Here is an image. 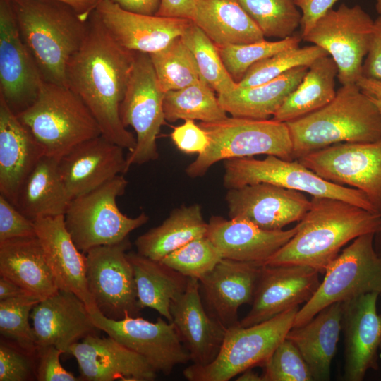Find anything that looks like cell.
<instances>
[{
	"label": "cell",
	"instance_id": "6da1fadb",
	"mask_svg": "<svg viewBox=\"0 0 381 381\" xmlns=\"http://www.w3.org/2000/svg\"><path fill=\"white\" fill-rule=\"evenodd\" d=\"M85 39L66 69L67 87L85 103L102 135L132 152L136 138L119 116L135 52L121 46L101 21L96 10L87 19Z\"/></svg>",
	"mask_w": 381,
	"mask_h": 381
},
{
	"label": "cell",
	"instance_id": "7a4b0ae2",
	"mask_svg": "<svg viewBox=\"0 0 381 381\" xmlns=\"http://www.w3.org/2000/svg\"><path fill=\"white\" fill-rule=\"evenodd\" d=\"M296 226L294 236L264 265H305L325 274L346 244L378 231L381 215L341 200L312 197Z\"/></svg>",
	"mask_w": 381,
	"mask_h": 381
},
{
	"label": "cell",
	"instance_id": "3957f363",
	"mask_svg": "<svg viewBox=\"0 0 381 381\" xmlns=\"http://www.w3.org/2000/svg\"><path fill=\"white\" fill-rule=\"evenodd\" d=\"M10 3L20 37L43 80L67 87V66L85 39L87 20L55 0Z\"/></svg>",
	"mask_w": 381,
	"mask_h": 381
},
{
	"label": "cell",
	"instance_id": "277c9868",
	"mask_svg": "<svg viewBox=\"0 0 381 381\" xmlns=\"http://www.w3.org/2000/svg\"><path fill=\"white\" fill-rule=\"evenodd\" d=\"M286 124L294 159L337 143L381 139V116L357 83L343 85L329 104Z\"/></svg>",
	"mask_w": 381,
	"mask_h": 381
},
{
	"label": "cell",
	"instance_id": "5b68a950",
	"mask_svg": "<svg viewBox=\"0 0 381 381\" xmlns=\"http://www.w3.org/2000/svg\"><path fill=\"white\" fill-rule=\"evenodd\" d=\"M44 155L61 159L75 146L102 135L96 119L67 87L43 81L35 101L16 115Z\"/></svg>",
	"mask_w": 381,
	"mask_h": 381
},
{
	"label": "cell",
	"instance_id": "8992f818",
	"mask_svg": "<svg viewBox=\"0 0 381 381\" xmlns=\"http://www.w3.org/2000/svg\"><path fill=\"white\" fill-rule=\"evenodd\" d=\"M199 125L207 133L210 144L186 169L190 177L202 176L216 162L233 158L266 155L294 160L286 123L272 119L227 116L221 121L201 122Z\"/></svg>",
	"mask_w": 381,
	"mask_h": 381
},
{
	"label": "cell",
	"instance_id": "52a82bcc",
	"mask_svg": "<svg viewBox=\"0 0 381 381\" xmlns=\"http://www.w3.org/2000/svg\"><path fill=\"white\" fill-rule=\"evenodd\" d=\"M299 306L266 321L228 328L215 359L205 365L192 364L183 374L189 381H228L248 368L265 364L292 328Z\"/></svg>",
	"mask_w": 381,
	"mask_h": 381
},
{
	"label": "cell",
	"instance_id": "ba28073f",
	"mask_svg": "<svg viewBox=\"0 0 381 381\" xmlns=\"http://www.w3.org/2000/svg\"><path fill=\"white\" fill-rule=\"evenodd\" d=\"M128 181L120 174L100 187L72 199L64 214L66 227L76 247L83 253L90 249L120 243L149 217L123 214L117 198L125 193Z\"/></svg>",
	"mask_w": 381,
	"mask_h": 381
},
{
	"label": "cell",
	"instance_id": "9c48e42d",
	"mask_svg": "<svg viewBox=\"0 0 381 381\" xmlns=\"http://www.w3.org/2000/svg\"><path fill=\"white\" fill-rule=\"evenodd\" d=\"M374 234L356 238L340 252L313 297L298 310L293 327L305 324L332 303L373 292L381 296V257L374 247Z\"/></svg>",
	"mask_w": 381,
	"mask_h": 381
},
{
	"label": "cell",
	"instance_id": "30bf717a",
	"mask_svg": "<svg viewBox=\"0 0 381 381\" xmlns=\"http://www.w3.org/2000/svg\"><path fill=\"white\" fill-rule=\"evenodd\" d=\"M224 167L223 186L227 189L267 183L312 197L341 200L376 212L362 191L329 182L296 159L289 161L274 155H267L263 159L233 158L224 160Z\"/></svg>",
	"mask_w": 381,
	"mask_h": 381
},
{
	"label": "cell",
	"instance_id": "8fae6325",
	"mask_svg": "<svg viewBox=\"0 0 381 381\" xmlns=\"http://www.w3.org/2000/svg\"><path fill=\"white\" fill-rule=\"evenodd\" d=\"M165 93L160 87L148 54L135 52L127 88L119 107L125 128L136 133V146L126 157L128 169L159 157L157 138L165 116Z\"/></svg>",
	"mask_w": 381,
	"mask_h": 381
},
{
	"label": "cell",
	"instance_id": "7c38bea8",
	"mask_svg": "<svg viewBox=\"0 0 381 381\" xmlns=\"http://www.w3.org/2000/svg\"><path fill=\"white\" fill-rule=\"evenodd\" d=\"M374 22L360 6L341 4L328 11L302 39L322 48L332 58L342 85L356 84L363 75Z\"/></svg>",
	"mask_w": 381,
	"mask_h": 381
},
{
	"label": "cell",
	"instance_id": "4fadbf2b",
	"mask_svg": "<svg viewBox=\"0 0 381 381\" xmlns=\"http://www.w3.org/2000/svg\"><path fill=\"white\" fill-rule=\"evenodd\" d=\"M128 238L90 249L86 255V280L95 307L106 318L138 317L141 309L132 265L127 258Z\"/></svg>",
	"mask_w": 381,
	"mask_h": 381
},
{
	"label": "cell",
	"instance_id": "5bb4252c",
	"mask_svg": "<svg viewBox=\"0 0 381 381\" xmlns=\"http://www.w3.org/2000/svg\"><path fill=\"white\" fill-rule=\"evenodd\" d=\"M296 160L329 182L362 191L381 215V139L337 143Z\"/></svg>",
	"mask_w": 381,
	"mask_h": 381
},
{
	"label": "cell",
	"instance_id": "9a60e30c",
	"mask_svg": "<svg viewBox=\"0 0 381 381\" xmlns=\"http://www.w3.org/2000/svg\"><path fill=\"white\" fill-rule=\"evenodd\" d=\"M96 327L141 356L157 372L169 375L179 364L190 361L174 323L161 317L155 322L126 315L119 320L90 311Z\"/></svg>",
	"mask_w": 381,
	"mask_h": 381
},
{
	"label": "cell",
	"instance_id": "2e32d148",
	"mask_svg": "<svg viewBox=\"0 0 381 381\" xmlns=\"http://www.w3.org/2000/svg\"><path fill=\"white\" fill-rule=\"evenodd\" d=\"M43 81L20 37L10 0H0V97L17 115L35 101Z\"/></svg>",
	"mask_w": 381,
	"mask_h": 381
},
{
	"label": "cell",
	"instance_id": "e0dca14e",
	"mask_svg": "<svg viewBox=\"0 0 381 381\" xmlns=\"http://www.w3.org/2000/svg\"><path fill=\"white\" fill-rule=\"evenodd\" d=\"M319 274L305 265H262L251 308L240 325L249 327L305 304L320 284Z\"/></svg>",
	"mask_w": 381,
	"mask_h": 381
},
{
	"label": "cell",
	"instance_id": "ac0fdd59",
	"mask_svg": "<svg viewBox=\"0 0 381 381\" xmlns=\"http://www.w3.org/2000/svg\"><path fill=\"white\" fill-rule=\"evenodd\" d=\"M230 219L248 221L269 231L299 222L310 207L302 192L267 183L228 189L225 196Z\"/></svg>",
	"mask_w": 381,
	"mask_h": 381
},
{
	"label": "cell",
	"instance_id": "d6986e66",
	"mask_svg": "<svg viewBox=\"0 0 381 381\" xmlns=\"http://www.w3.org/2000/svg\"><path fill=\"white\" fill-rule=\"evenodd\" d=\"M379 294H365L342 302L341 331L344 339L343 380L362 381L368 370L378 369L381 344Z\"/></svg>",
	"mask_w": 381,
	"mask_h": 381
},
{
	"label": "cell",
	"instance_id": "ffe728a7",
	"mask_svg": "<svg viewBox=\"0 0 381 381\" xmlns=\"http://www.w3.org/2000/svg\"><path fill=\"white\" fill-rule=\"evenodd\" d=\"M261 268L256 264L223 258L199 279L207 312L226 329L240 325L238 308L252 303Z\"/></svg>",
	"mask_w": 381,
	"mask_h": 381
},
{
	"label": "cell",
	"instance_id": "44dd1931",
	"mask_svg": "<svg viewBox=\"0 0 381 381\" xmlns=\"http://www.w3.org/2000/svg\"><path fill=\"white\" fill-rule=\"evenodd\" d=\"M76 359L80 380L152 381L157 372L141 356L114 338L90 334L71 346L68 353Z\"/></svg>",
	"mask_w": 381,
	"mask_h": 381
},
{
	"label": "cell",
	"instance_id": "7402d4cb",
	"mask_svg": "<svg viewBox=\"0 0 381 381\" xmlns=\"http://www.w3.org/2000/svg\"><path fill=\"white\" fill-rule=\"evenodd\" d=\"M30 318L37 345L54 346L63 353L99 330L85 302L73 292L60 289L41 300L32 308Z\"/></svg>",
	"mask_w": 381,
	"mask_h": 381
},
{
	"label": "cell",
	"instance_id": "603a6c76",
	"mask_svg": "<svg viewBox=\"0 0 381 381\" xmlns=\"http://www.w3.org/2000/svg\"><path fill=\"white\" fill-rule=\"evenodd\" d=\"M123 148L99 135L75 146L59 161L72 199L87 193L128 171Z\"/></svg>",
	"mask_w": 381,
	"mask_h": 381
},
{
	"label": "cell",
	"instance_id": "cb8c5ba5",
	"mask_svg": "<svg viewBox=\"0 0 381 381\" xmlns=\"http://www.w3.org/2000/svg\"><path fill=\"white\" fill-rule=\"evenodd\" d=\"M96 11L107 30L123 47L152 54L182 35L191 20L141 15L126 11L111 0H103Z\"/></svg>",
	"mask_w": 381,
	"mask_h": 381
},
{
	"label": "cell",
	"instance_id": "d4e9b609",
	"mask_svg": "<svg viewBox=\"0 0 381 381\" xmlns=\"http://www.w3.org/2000/svg\"><path fill=\"white\" fill-rule=\"evenodd\" d=\"M170 312L193 364L205 365L218 355L226 329L207 312L200 296L199 280L189 277L186 291L171 304Z\"/></svg>",
	"mask_w": 381,
	"mask_h": 381
},
{
	"label": "cell",
	"instance_id": "484cf974",
	"mask_svg": "<svg viewBox=\"0 0 381 381\" xmlns=\"http://www.w3.org/2000/svg\"><path fill=\"white\" fill-rule=\"evenodd\" d=\"M296 231V226L288 230L269 231L244 219L212 216L207 236L224 258L262 266Z\"/></svg>",
	"mask_w": 381,
	"mask_h": 381
},
{
	"label": "cell",
	"instance_id": "4316f807",
	"mask_svg": "<svg viewBox=\"0 0 381 381\" xmlns=\"http://www.w3.org/2000/svg\"><path fill=\"white\" fill-rule=\"evenodd\" d=\"M36 235L60 290L71 291L97 308L86 280V255L76 247L64 222V215L34 220Z\"/></svg>",
	"mask_w": 381,
	"mask_h": 381
},
{
	"label": "cell",
	"instance_id": "83f0119b",
	"mask_svg": "<svg viewBox=\"0 0 381 381\" xmlns=\"http://www.w3.org/2000/svg\"><path fill=\"white\" fill-rule=\"evenodd\" d=\"M44 155L30 132L0 97V193L16 205L23 183Z\"/></svg>",
	"mask_w": 381,
	"mask_h": 381
},
{
	"label": "cell",
	"instance_id": "f1b7e54d",
	"mask_svg": "<svg viewBox=\"0 0 381 381\" xmlns=\"http://www.w3.org/2000/svg\"><path fill=\"white\" fill-rule=\"evenodd\" d=\"M342 302L332 303L305 324L293 327L286 338L298 349L313 380H330L331 364L341 331Z\"/></svg>",
	"mask_w": 381,
	"mask_h": 381
},
{
	"label": "cell",
	"instance_id": "f546056e",
	"mask_svg": "<svg viewBox=\"0 0 381 381\" xmlns=\"http://www.w3.org/2000/svg\"><path fill=\"white\" fill-rule=\"evenodd\" d=\"M0 276L41 300L59 290L37 236L0 243Z\"/></svg>",
	"mask_w": 381,
	"mask_h": 381
},
{
	"label": "cell",
	"instance_id": "4dcf8cb0",
	"mask_svg": "<svg viewBox=\"0 0 381 381\" xmlns=\"http://www.w3.org/2000/svg\"><path fill=\"white\" fill-rule=\"evenodd\" d=\"M59 161L43 155L19 189L16 206L32 221L64 215L72 200L62 179Z\"/></svg>",
	"mask_w": 381,
	"mask_h": 381
},
{
	"label": "cell",
	"instance_id": "1f68e13d",
	"mask_svg": "<svg viewBox=\"0 0 381 381\" xmlns=\"http://www.w3.org/2000/svg\"><path fill=\"white\" fill-rule=\"evenodd\" d=\"M308 69V66H300L262 84L237 86L231 92L218 95L219 102L231 116L269 119L301 83Z\"/></svg>",
	"mask_w": 381,
	"mask_h": 381
},
{
	"label": "cell",
	"instance_id": "d6a6232c",
	"mask_svg": "<svg viewBox=\"0 0 381 381\" xmlns=\"http://www.w3.org/2000/svg\"><path fill=\"white\" fill-rule=\"evenodd\" d=\"M192 20L217 46L265 40L237 0H198Z\"/></svg>",
	"mask_w": 381,
	"mask_h": 381
},
{
	"label": "cell",
	"instance_id": "836d02e7",
	"mask_svg": "<svg viewBox=\"0 0 381 381\" xmlns=\"http://www.w3.org/2000/svg\"><path fill=\"white\" fill-rule=\"evenodd\" d=\"M127 258L133 267L140 308H152L171 322V304L186 291L189 277L138 252L127 253Z\"/></svg>",
	"mask_w": 381,
	"mask_h": 381
},
{
	"label": "cell",
	"instance_id": "e575fe53",
	"mask_svg": "<svg viewBox=\"0 0 381 381\" xmlns=\"http://www.w3.org/2000/svg\"><path fill=\"white\" fill-rule=\"evenodd\" d=\"M207 226L198 204L182 205L174 209L160 225L137 238V252L160 261L190 241L206 236Z\"/></svg>",
	"mask_w": 381,
	"mask_h": 381
},
{
	"label": "cell",
	"instance_id": "d590c367",
	"mask_svg": "<svg viewBox=\"0 0 381 381\" xmlns=\"http://www.w3.org/2000/svg\"><path fill=\"white\" fill-rule=\"evenodd\" d=\"M337 66L329 55L316 59L301 83L272 116L287 123L311 114L329 104L335 97Z\"/></svg>",
	"mask_w": 381,
	"mask_h": 381
},
{
	"label": "cell",
	"instance_id": "8d00e7d4",
	"mask_svg": "<svg viewBox=\"0 0 381 381\" xmlns=\"http://www.w3.org/2000/svg\"><path fill=\"white\" fill-rule=\"evenodd\" d=\"M165 120H200L211 123L227 117L214 90L200 80L183 88L167 92L163 102Z\"/></svg>",
	"mask_w": 381,
	"mask_h": 381
},
{
	"label": "cell",
	"instance_id": "74e56055",
	"mask_svg": "<svg viewBox=\"0 0 381 381\" xmlns=\"http://www.w3.org/2000/svg\"><path fill=\"white\" fill-rule=\"evenodd\" d=\"M181 37L195 59L200 79L218 95L231 92L237 87L223 64L217 45L193 20Z\"/></svg>",
	"mask_w": 381,
	"mask_h": 381
},
{
	"label": "cell",
	"instance_id": "f35d334b",
	"mask_svg": "<svg viewBox=\"0 0 381 381\" xmlns=\"http://www.w3.org/2000/svg\"><path fill=\"white\" fill-rule=\"evenodd\" d=\"M149 56L159 85L164 92L183 88L201 80L195 59L181 36Z\"/></svg>",
	"mask_w": 381,
	"mask_h": 381
},
{
	"label": "cell",
	"instance_id": "ab89813d",
	"mask_svg": "<svg viewBox=\"0 0 381 381\" xmlns=\"http://www.w3.org/2000/svg\"><path fill=\"white\" fill-rule=\"evenodd\" d=\"M263 35L284 39L301 25V13L294 0H237Z\"/></svg>",
	"mask_w": 381,
	"mask_h": 381
},
{
	"label": "cell",
	"instance_id": "60d3db41",
	"mask_svg": "<svg viewBox=\"0 0 381 381\" xmlns=\"http://www.w3.org/2000/svg\"><path fill=\"white\" fill-rule=\"evenodd\" d=\"M327 55L322 48L315 44L281 51L250 66L237 86L251 87L269 82L295 68L309 67L316 59Z\"/></svg>",
	"mask_w": 381,
	"mask_h": 381
},
{
	"label": "cell",
	"instance_id": "b9f144b4",
	"mask_svg": "<svg viewBox=\"0 0 381 381\" xmlns=\"http://www.w3.org/2000/svg\"><path fill=\"white\" fill-rule=\"evenodd\" d=\"M301 39V34H294L278 41L263 40L249 44L217 47L225 68L238 84L254 64L281 51L299 47Z\"/></svg>",
	"mask_w": 381,
	"mask_h": 381
},
{
	"label": "cell",
	"instance_id": "7bdbcfd3",
	"mask_svg": "<svg viewBox=\"0 0 381 381\" xmlns=\"http://www.w3.org/2000/svg\"><path fill=\"white\" fill-rule=\"evenodd\" d=\"M41 301L32 294L0 301V333L23 349L36 353L37 342L29 322L32 308Z\"/></svg>",
	"mask_w": 381,
	"mask_h": 381
},
{
	"label": "cell",
	"instance_id": "ee69618b",
	"mask_svg": "<svg viewBox=\"0 0 381 381\" xmlns=\"http://www.w3.org/2000/svg\"><path fill=\"white\" fill-rule=\"evenodd\" d=\"M222 258L218 248L206 235L190 241L160 261L187 277L199 280Z\"/></svg>",
	"mask_w": 381,
	"mask_h": 381
},
{
	"label": "cell",
	"instance_id": "f6af8a7d",
	"mask_svg": "<svg viewBox=\"0 0 381 381\" xmlns=\"http://www.w3.org/2000/svg\"><path fill=\"white\" fill-rule=\"evenodd\" d=\"M262 381H313L311 372L296 346L285 338L263 365Z\"/></svg>",
	"mask_w": 381,
	"mask_h": 381
},
{
	"label": "cell",
	"instance_id": "bcb514c9",
	"mask_svg": "<svg viewBox=\"0 0 381 381\" xmlns=\"http://www.w3.org/2000/svg\"><path fill=\"white\" fill-rule=\"evenodd\" d=\"M36 379V353L1 337L0 381H28Z\"/></svg>",
	"mask_w": 381,
	"mask_h": 381
},
{
	"label": "cell",
	"instance_id": "7dc6e473",
	"mask_svg": "<svg viewBox=\"0 0 381 381\" xmlns=\"http://www.w3.org/2000/svg\"><path fill=\"white\" fill-rule=\"evenodd\" d=\"M36 236L34 221L28 218L14 204L0 194V243Z\"/></svg>",
	"mask_w": 381,
	"mask_h": 381
},
{
	"label": "cell",
	"instance_id": "c3c4849f",
	"mask_svg": "<svg viewBox=\"0 0 381 381\" xmlns=\"http://www.w3.org/2000/svg\"><path fill=\"white\" fill-rule=\"evenodd\" d=\"M63 352L54 346H37L36 350V380L38 381H78L60 363Z\"/></svg>",
	"mask_w": 381,
	"mask_h": 381
},
{
	"label": "cell",
	"instance_id": "681fc988",
	"mask_svg": "<svg viewBox=\"0 0 381 381\" xmlns=\"http://www.w3.org/2000/svg\"><path fill=\"white\" fill-rule=\"evenodd\" d=\"M171 140L176 147L186 154L203 153L210 144L206 131L197 125L194 120L187 119L180 126L174 127Z\"/></svg>",
	"mask_w": 381,
	"mask_h": 381
},
{
	"label": "cell",
	"instance_id": "f907efd6",
	"mask_svg": "<svg viewBox=\"0 0 381 381\" xmlns=\"http://www.w3.org/2000/svg\"><path fill=\"white\" fill-rule=\"evenodd\" d=\"M301 13V36L306 35L316 22L332 8L339 0H294Z\"/></svg>",
	"mask_w": 381,
	"mask_h": 381
},
{
	"label": "cell",
	"instance_id": "816d5d0a",
	"mask_svg": "<svg viewBox=\"0 0 381 381\" xmlns=\"http://www.w3.org/2000/svg\"><path fill=\"white\" fill-rule=\"evenodd\" d=\"M362 76L381 79V16L375 20L369 52L364 60Z\"/></svg>",
	"mask_w": 381,
	"mask_h": 381
},
{
	"label": "cell",
	"instance_id": "f5cc1de1",
	"mask_svg": "<svg viewBox=\"0 0 381 381\" xmlns=\"http://www.w3.org/2000/svg\"><path fill=\"white\" fill-rule=\"evenodd\" d=\"M198 0H161L156 16L193 20Z\"/></svg>",
	"mask_w": 381,
	"mask_h": 381
},
{
	"label": "cell",
	"instance_id": "db71d44e",
	"mask_svg": "<svg viewBox=\"0 0 381 381\" xmlns=\"http://www.w3.org/2000/svg\"><path fill=\"white\" fill-rule=\"evenodd\" d=\"M122 9L131 13L153 16L157 13L161 0H111Z\"/></svg>",
	"mask_w": 381,
	"mask_h": 381
},
{
	"label": "cell",
	"instance_id": "11a10c76",
	"mask_svg": "<svg viewBox=\"0 0 381 381\" xmlns=\"http://www.w3.org/2000/svg\"><path fill=\"white\" fill-rule=\"evenodd\" d=\"M357 85L361 91L375 105L381 116V79L361 76Z\"/></svg>",
	"mask_w": 381,
	"mask_h": 381
},
{
	"label": "cell",
	"instance_id": "9f6ffc18",
	"mask_svg": "<svg viewBox=\"0 0 381 381\" xmlns=\"http://www.w3.org/2000/svg\"><path fill=\"white\" fill-rule=\"evenodd\" d=\"M71 7L80 16L87 21L90 16L95 11L103 0H55Z\"/></svg>",
	"mask_w": 381,
	"mask_h": 381
},
{
	"label": "cell",
	"instance_id": "6f0895ef",
	"mask_svg": "<svg viewBox=\"0 0 381 381\" xmlns=\"http://www.w3.org/2000/svg\"><path fill=\"white\" fill-rule=\"evenodd\" d=\"M31 294L11 280L0 277V301Z\"/></svg>",
	"mask_w": 381,
	"mask_h": 381
},
{
	"label": "cell",
	"instance_id": "680465c9",
	"mask_svg": "<svg viewBox=\"0 0 381 381\" xmlns=\"http://www.w3.org/2000/svg\"><path fill=\"white\" fill-rule=\"evenodd\" d=\"M237 381H262V375H259L252 368H248L239 374Z\"/></svg>",
	"mask_w": 381,
	"mask_h": 381
},
{
	"label": "cell",
	"instance_id": "91938a15",
	"mask_svg": "<svg viewBox=\"0 0 381 381\" xmlns=\"http://www.w3.org/2000/svg\"><path fill=\"white\" fill-rule=\"evenodd\" d=\"M374 247L378 255L381 257V226L374 234Z\"/></svg>",
	"mask_w": 381,
	"mask_h": 381
},
{
	"label": "cell",
	"instance_id": "94428289",
	"mask_svg": "<svg viewBox=\"0 0 381 381\" xmlns=\"http://www.w3.org/2000/svg\"><path fill=\"white\" fill-rule=\"evenodd\" d=\"M375 9L379 16H381V0H376Z\"/></svg>",
	"mask_w": 381,
	"mask_h": 381
},
{
	"label": "cell",
	"instance_id": "6125c7cd",
	"mask_svg": "<svg viewBox=\"0 0 381 381\" xmlns=\"http://www.w3.org/2000/svg\"><path fill=\"white\" fill-rule=\"evenodd\" d=\"M380 350H381V344H380Z\"/></svg>",
	"mask_w": 381,
	"mask_h": 381
}]
</instances>
